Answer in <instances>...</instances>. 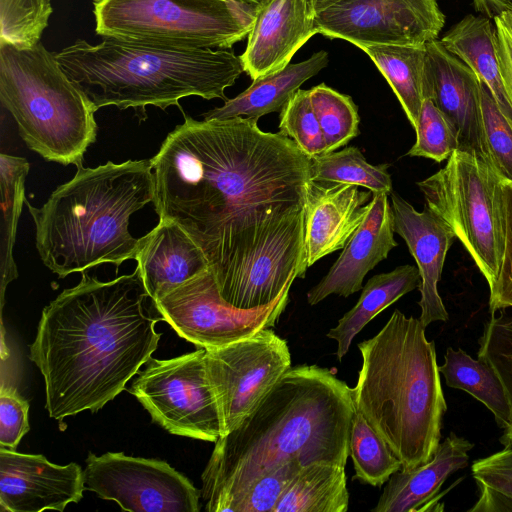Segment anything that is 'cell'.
I'll use <instances>...</instances> for the list:
<instances>
[{
    "instance_id": "6da1fadb",
    "label": "cell",
    "mask_w": 512,
    "mask_h": 512,
    "mask_svg": "<svg viewBox=\"0 0 512 512\" xmlns=\"http://www.w3.org/2000/svg\"><path fill=\"white\" fill-rule=\"evenodd\" d=\"M258 119L184 115L150 159L154 209L205 254L221 296L253 309L304 278L310 159Z\"/></svg>"
},
{
    "instance_id": "7a4b0ae2",
    "label": "cell",
    "mask_w": 512,
    "mask_h": 512,
    "mask_svg": "<svg viewBox=\"0 0 512 512\" xmlns=\"http://www.w3.org/2000/svg\"><path fill=\"white\" fill-rule=\"evenodd\" d=\"M164 318L139 269L100 281L82 272L42 311L29 358L43 375L45 408L65 417L97 412L125 389L157 349Z\"/></svg>"
},
{
    "instance_id": "3957f363",
    "label": "cell",
    "mask_w": 512,
    "mask_h": 512,
    "mask_svg": "<svg viewBox=\"0 0 512 512\" xmlns=\"http://www.w3.org/2000/svg\"><path fill=\"white\" fill-rule=\"evenodd\" d=\"M355 406L334 369L290 367L241 424L215 442L202 473L208 512L232 511L260 476L291 459L346 466Z\"/></svg>"
},
{
    "instance_id": "277c9868",
    "label": "cell",
    "mask_w": 512,
    "mask_h": 512,
    "mask_svg": "<svg viewBox=\"0 0 512 512\" xmlns=\"http://www.w3.org/2000/svg\"><path fill=\"white\" fill-rule=\"evenodd\" d=\"M425 328L419 318L395 309L375 336L358 344L355 410L385 440L402 470L432 458L447 411L435 343Z\"/></svg>"
},
{
    "instance_id": "5b68a950",
    "label": "cell",
    "mask_w": 512,
    "mask_h": 512,
    "mask_svg": "<svg viewBox=\"0 0 512 512\" xmlns=\"http://www.w3.org/2000/svg\"><path fill=\"white\" fill-rule=\"evenodd\" d=\"M154 193L150 160L78 166L41 207L25 201L42 262L59 278L106 263L117 272L139 248L129 232L131 215L153 202Z\"/></svg>"
},
{
    "instance_id": "8992f818",
    "label": "cell",
    "mask_w": 512,
    "mask_h": 512,
    "mask_svg": "<svg viewBox=\"0 0 512 512\" xmlns=\"http://www.w3.org/2000/svg\"><path fill=\"white\" fill-rule=\"evenodd\" d=\"M68 78L97 108L147 106L166 110L189 96L227 101L225 89L244 72L231 49L152 46L112 37L92 45L78 39L54 53Z\"/></svg>"
},
{
    "instance_id": "52a82bcc",
    "label": "cell",
    "mask_w": 512,
    "mask_h": 512,
    "mask_svg": "<svg viewBox=\"0 0 512 512\" xmlns=\"http://www.w3.org/2000/svg\"><path fill=\"white\" fill-rule=\"evenodd\" d=\"M0 100L29 149L47 161L82 165L96 140L97 108L41 42L0 41Z\"/></svg>"
},
{
    "instance_id": "ba28073f",
    "label": "cell",
    "mask_w": 512,
    "mask_h": 512,
    "mask_svg": "<svg viewBox=\"0 0 512 512\" xmlns=\"http://www.w3.org/2000/svg\"><path fill=\"white\" fill-rule=\"evenodd\" d=\"M260 7L236 0H94L102 37L184 49H230L248 36Z\"/></svg>"
},
{
    "instance_id": "9c48e42d",
    "label": "cell",
    "mask_w": 512,
    "mask_h": 512,
    "mask_svg": "<svg viewBox=\"0 0 512 512\" xmlns=\"http://www.w3.org/2000/svg\"><path fill=\"white\" fill-rule=\"evenodd\" d=\"M417 185L426 206L449 225L492 285L504 251L502 176L480 155L456 149Z\"/></svg>"
},
{
    "instance_id": "30bf717a",
    "label": "cell",
    "mask_w": 512,
    "mask_h": 512,
    "mask_svg": "<svg viewBox=\"0 0 512 512\" xmlns=\"http://www.w3.org/2000/svg\"><path fill=\"white\" fill-rule=\"evenodd\" d=\"M128 391L171 434L214 443L222 436L205 348L171 359L150 358Z\"/></svg>"
},
{
    "instance_id": "8fae6325",
    "label": "cell",
    "mask_w": 512,
    "mask_h": 512,
    "mask_svg": "<svg viewBox=\"0 0 512 512\" xmlns=\"http://www.w3.org/2000/svg\"><path fill=\"white\" fill-rule=\"evenodd\" d=\"M292 284L271 303L240 309L226 302L210 268L156 300L164 321L198 348L228 345L273 328L289 302Z\"/></svg>"
},
{
    "instance_id": "7c38bea8",
    "label": "cell",
    "mask_w": 512,
    "mask_h": 512,
    "mask_svg": "<svg viewBox=\"0 0 512 512\" xmlns=\"http://www.w3.org/2000/svg\"><path fill=\"white\" fill-rule=\"evenodd\" d=\"M287 341L271 328L243 340L205 348L207 376L222 423V436L247 418L291 366Z\"/></svg>"
},
{
    "instance_id": "4fadbf2b",
    "label": "cell",
    "mask_w": 512,
    "mask_h": 512,
    "mask_svg": "<svg viewBox=\"0 0 512 512\" xmlns=\"http://www.w3.org/2000/svg\"><path fill=\"white\" fill-rule=\"evenodd\" d=\"M84 469L85 490L115 501L130 512H198L201 491L158 459L108 452L89 453Z\"/></svg>"
},
{
    "instance_id": "5bb4252c",
    "label": "cell",
    "mask_w": 512,
    "mask_h": 512,
    "mask_svg": "<svg viewBox=\"0 0 512 512\" xmlns=\"http://www.w3.org/2000/svg\"><path fill=\"white\" fill-rule=\"evenodd\" d=\"M444 23L437 0H343L315 15L318 33L358 48L424 45L437 39Z\"/></svg>"
},
{
    "instance_id": "9a60e30c",
    "label": "cell",
    "mask_w": 512,
    "mask_h": 512,
    "mask_svg": "<svg viewBox=\"0 0 512 512\" xmlns=\"http://www.w3.org/2000/svg\"><path fill=\"white\" fill-rule=\"evenodd\" d=\"M85 490L84 470L77 463L57 465L43 455L0 448L2 511H64L78 503Z\"/></svg>"
},
{
    "instance_id": "2e32d148",
    "label": "cell",
    "mask_w": 512,
    "mask_h": 512,
    "mask_svg": "<svg viewBox=\"0 0 512 512\" xmlns=\"http://www.w3.org/2000/svg\"><path fill=\"white\" fill-rule=\"evenodd\" d=\"M425 45L424 99H430L448 120L459 149L476 153L489 162L482 127L481 81L440 40Z\"/></svg>"
},
{
    "instance_id": "e0dca14e",
    "label": "cell",
    "mask_w": 512,
    "mask_h": 512,
    "mask_svg": "<svg viewBox=\"0 0 512 512\" xmlns=\"http://www.w3.org/2000/svg\"><path fill=\"white\" fill-rule=\"evenodd\" d=\"M391 207L394 231L406 242L421 277L419 319L425 327L435 321L446 322L449 316L437 284L456 236L449 225L427 206L418 212L397 193H392Z\"/></svg>"
},
{
    "instance_id": "ac0fdd59",
    "label": "cell",
    "mask_w": 512,
    "mask_h": 512,
    "mask_svg": "<svg viewBox=\"0 0 512 512\" xmlns=\"http://www.w3.org/2000/svg\"><path fill=\"white\" fill-rule=\"evenodd\" d=\"M317 33L307 0H269L259 8L240 56L244 72L253 81L283 69Z\"/></svg>"
},
{
    "instance_id": "d6986e66",
    "label": "cell",
    "mask_w": 512,
    "mask_h": 512,
    "mask_svg": "<svg viewBox=\"0 0 512 512\" xmlns=\"http://www.w3.org/2000/svg\"><path fill=\"white\" fill-rule=\"evenodd\" d=\"M369 211L328 273L307 293L310 305L331 294L348 297L363 288L366 274L388 257L394 238L392 207L386 193H372Z\"/></svg>"
},
{
    "instance_id": "ffe728a7",
    "label": "cell",
    "mask_w": 512,
    "mask_h": 512,
    "mask_svg": "<svg viewBox=\"0 0 512 512\" xmlns=\"http://www.w3.org/2000/svg\"><path fill=\"white\" fill-rule=\"evenodd\" d=\"M358 187L311 179L308 182L304 243L306 271L321 258L343 249L366 217L373 194Z\"/></svg>"
},
{
    "instance_id": "44dd1931",
    "label": "cell",
    "mask_w": 512,
    "mask_h": 512,
    "mask_svg": "<svg viewBox=\"0 0 512 512\" xmlns=\"http://www.w3.org/2000/svg\"><path fill=\"white\" fill-rule=\"evenodd\" d=\"M474 444L451 432L432 458L411 470H399L387 481L372 512L433 511L445 481L467 466Z\"/></svg>"
},
{
    "instance_id": "7402d4cb",
    "label": "cell",
    "mask_w": 512,
    "mask_h": 512,
    "mask_svg": "<svg viewBox=\"0 0 512 512\" xmlns=\"http://www.w3.org/2000/svg\"><path fill=\"white\" fill-rule=\"evenodd\" d=\"M135 260L145 287L155 301L209 268L201 248L171 219H159L149 233L139 238Z\"/></svg>"
},
{
    "instance_id": "603a6c76",
    "label": "cell",
    "mask_w": 512,
    "mask_h": 512,
    "mask_svg": "<svg viewBox=\"0 0 512 512\" xmlns=\"http://www.w3.org/2000/svg\"><path fill=\"white\" fill-rule=\"evenodd\" d=\"M328 64V53L320 50L308 59L258 78L242 93L225 101L221 107L202 114L204 120H224L234 117L256 118L281 112L294 93L309 78Z\"/></svg>"
},
{
    "instance_id": "cb8c5ba5",
    "label": "cell",
    "mask_w": 512,
    "mask_h": 512,
    "mask_svg": "<svg viewBox=\"0 0 512 512\" xmlns=\"http://www.w3.org/2000/svg\"><path fill=\"white\" fill-rule=\"evenodd\" d=\"M440 41L475 72L501 110L512 119V107L500 73L495 26L491 20L485 16L467 15Z\"/></svg>"
},
{
    "instance_id": "d4e9b609",
    "label": "cell",
    "mask_w": 512,
    "mask_h": 512,
    "mask_svg": "<svg viewBox=\"0 0 512 512\" xmlns=\"http://www.w3.org/2000/svg\"><path fill=\"white\" fill-rule=\"evenodd\" d=\"M421 277L417 267L398 266L390 272L372 276L362 288L356 305L339 319L327 337L334 339L338 346L339 361L347 354L355 336L380 312L391 306L405 294L419 288Z\"/></svg>"
},
{
    "instance_id": "484cf974",
    "label": "cell",
    "mask_w": 512,
    "mask_h": 512,
    "mask_svg": "<svg viewBox=\"0 0 512 512\" xmlns=\"http://www.w3.org/2000/svg\"><path fill=\"white\" fill-rule=\"evenodd\" d=\"M348 507L345 467L313 462L301 467L273 512H346Z\"/></svg>"
},
{
    "instance_id": "4316f807",
    "label": "cell",
    "mask_w": 512,
    "mask_h": 512,
    "mask_svg": "<svg viewBox=\"0 0 512 512\" xmlns=\"http://www.w3.org/2000/svg\"><path fill=\"white\" fill-rule=\"evenodd\" d=\"M359 48L386 78L415 129L424 100L426 45L371 44Z\"/></svg>"
},
{
    "instance_id": "83f0119b",
    "label": "cell",
    "mask_w": 512,
    "mask_h": 512,
    "mask_svg": "<svg viewBox=\"0 0 512 512\" xmlns=\"http://www.w3.org/2000/svg\"><path fill=\"white\" fill-rule=\"evenodd\" d=\"M439 372L447 386L463 390L483 403L494 415L498 427L506 429L512 424V410L504 385L486 361L473 359L460 348L448 347Z\"/></svg>"
},
{
    "instance_id": "f1b7e54d",
    "label": "cell",
    "mask_w": 512,
    "mask_h": 512,
    "mask_svg": "<svg viewBox=\"0 0 512 512\" xmlns=\"http://www.w3.org/2000/svg\"><path fill=\"white\" fill-rule=\"evenodd\" d=\"M30 169L29 162L18 156L1 153V248H0V294L1 310L7 285L17 278L18 272L13 258L17 225L25 198V180Z\"/></svg>"
},
{
    "instance_id": "f546056e",
    "label": "cell",
    "mask_w": 512,
    "mask_h": 512,
    "mask_svg": "<svg viewBox=\"0 0 512 512\" xmlns=\"http://www.w3.org/2000/svg\"><path fill=\"white\" fill-rule=\"evenodd\" d=\"M388 164L373 165L354 146L310 159V179L315 182L351 184L372 193L391 194Z\"/></svg>"
},
{
    "instance_id": "4dcf8cb0",
    "label": "cell",
    "mask_w": 512,
    "mask_h": 512,
    "mask_svg": "<svg viewBox=\"0 0 512 512\" xmlns=\"http://www.w3.org/2000/svg\"><path fill=\"white\" fill-rule=\"evenodd\" d=\"M349 456L355 471L353 480L362 484L380 487L402 469L401 461L385 440L356 410L350 429Z\"/></svg>"
},
{
    "instance_id": "1f68e13d",
    "label": "cell",
    "mask_w": 512,
    "mask_h": 512,
    "mask_svg": "<svg viewBox=\"0 0 512 512\" xmlns=\"http://www.w3.org/2000/svg\"><path fill=\"white\" fill-rule=\"evenodd\" d=\"M309 92L324 137L325 153L347 145L359 133L358 108L352 98L324 83Z\"/></svg>"
},
{
    "instance_id": "d6a6232c",
    "label": "cell",
    "mask_w": 512,
    "mask_h": 512,
    "mask_svg": "<svg viewBox=\"0 0 512 512\" xmlns=\"http://www.w3.org/2000/svg\"><path fill=\"white\" fill-rule=\"evenodd\" d=\"M471 472L478 498L469 512H512V448L475 460Z\"/></svg>"
},
{
    "instance_id": "836d02e7",
    "label": "cell",
    "mask_w": 512,
    "mask_h": 512,
    "mask_svg": "<svg viewBox=\"0 0 512 512\" xmlns=\"http://www.w3.org/2000/svg\"><path fill=\"white\" fill-rule=\"evenodd\" d=\"M51 14L50 0H0V41L19 47L37 44Z\"/></svg>"
},
{
    "instance_id": "e575fe53",
    "label": "cell",
    "mask_w": 512,
    "mask_h": 512,
    "mask_svg": "<svg viewBox=\"0 0 512 512\" xmlns=\"http://www.w3.org/2000/svg\"><path fill=\"white\" fill-rule=\"evenodd\" d=\"M279 133L290 138L309 158L325 153L324 137L309 90L298 89L282 109Z\"/></svg>"
},
{
    "instance_id": "d590c367",
    "label": "cell",
    "mask_w": 512,
    "mask_h": 512,
    "mask_svg": "<svg viewBox=\"0 0 512 512\" xmlns=\"http://www.w3.org/2000/svg\"><path fill=\"white\" fill-rule=\"evenodd\" d=\"M481 110L489 162L502 177L512 180V119L501 110L482 82Z\"/></svg>"
},
{
    "instance_id": "8d00e7d4",
    "label": "cell",
    "mask_w": 512,
    "mask_h": 512,
    "mask_svg": "<svg viewBox=\"0 0 512 512\" xmlns=\"http://www.w3.org/2000/svg\"><path fill=\"white\" fill-rule=\"evenodd\" d=\"M416 132V142L407 155L433 159L436 162L447 160L459 149L457 136L442 112L434 103L425 98L422 102Z\"/></svg>"
},
{
    "instance_id": "74e56055",
    "label": "cell",
    "mask_w": 512,
    "mask_h": 512,
    "mask_svg": "<svg viewBox=\"0 0 512 512\" xmlns=\"http://www.w3.org/2000/svg\"><path fill=\"white\" fill-rule=\"evenodd\" d=\"M498 312L492 313L484 325L477 356L498 374L512 410V314Z\"/></svg>"
},
{
    "instance_id": "f35d334b",
    "label": "cell",
    "mask_w": 512,
    "mask_h": 512,
    "mask_svg": "<svg viewBox=\"0 0 512 512\" xmlns=\"http://www.w3.org/2000/svg\"><path fill=\"white\" fill-rule=\"evenodd\" d=\"M302 466L298 459H291L260 476L238 497L232 511L273 512L287 485Z\"/></svg>"
},
{
    "instance_id": "ab89813d",
    "label": "cell",
    "mask_w": 512,
    "mask_h": 512,
    "mask_svg": "<svg viewBox=\"0 0 512 512\" xmlns=\"http://www.w3.org/2000/svg\"><path fill=\"white\" fill-rule=\"evenodd\" d=\"M504 251L498 275L489 286V310L512 309V180L502 177Z\"/></svg>"
},
{
    "instance_id": "60d3db41",
    "label": "cell",
    "mask_w": 512,
    "mask_h": 512,
    "mask_svg": "<svg viewBox=\"0 0 512 512\" xmlns=\"http://www.w3.org/2000/svg\"><path fill=\"white\" fill-rule=\"evenodd\" d=\"M29 403L15 385L1 381L0 389V448L16 451L29 431Z\"/></svg>"
},
{
    "instance_id": "b9f144b4",
    "label": "cell",
    "mask_w": 512,
    "mask_h": 512,
    "mask_svg": "<svg viewBox=\"0 0 512 512\" xmlns=\"http://www.w3.org/2000/svg\"><path fill=\"white\" fill-rule=\"evenodd\" d=\"M493 21L500 73L512 107V12H504Z\"/></svg>"
},
{
    "instance_id": "7bdbcfd3",
    "label": "cell",
    "mask_w": 512,
    "mask_h": 512,
    "mask_svg": "<svg viewBox=\"0 0 512 512\" xmlns=\"http://www.w3.org/2000/svg\"><path fill=\"white\" fill-rule=\"evenodd\" d=\"M474 9L489 19L512 12V0H473Z\"/></svg>"
},
{
    "instance_id": "ee69618b",
    "label": "cell",
    "mask_w": 512,
    "mask_h": 512,
    "mask_svg": "<svg viewBox=\"0 0 512 512\" xmlns=\"http://www.w3.org/2000/svg\"><path fill=\"white\" fill-rule=\"evenodd\" d=\"M311 10L316 15L327 8L343 1V0H307Z\"/></svg>"
},
{
    "instance_id": "f6af8a7d",
    "label": "cell",
    "mask_w": 512,
    "mask_h": 512,
    "mask_svg": "<svg viewBox=\"0 0 512 512\" xmlns=\"http://www.w3.org/2000/svg\"><path fill=\"white\" fill-rule=\"evenodd\" d=\"M499 442L504 448H512V424L504 429V433L499 438Z\"/></svg>"
},
{
    "instance_id": "bcb514c9",
    "label": "cell",
    "mask_w": 512,
    "mask_h": 512,
    "mask_svg": "<svg viewBox=\"0 0 512 512\" xmlns=\"http://www.w3.org/2000/svg\"><path fill=\"white\" fill-rule=\"evenodd\" d=\"M236 1L261 7L264 4H266L269 0H236Z\"/></svg>"
}]
</instances>
